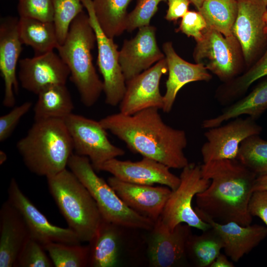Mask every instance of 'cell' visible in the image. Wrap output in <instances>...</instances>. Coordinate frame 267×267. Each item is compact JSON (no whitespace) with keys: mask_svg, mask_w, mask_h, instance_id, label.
I'll list each match as a JSON object with an SVG mask.
<instances>
[{"mask_svg":"<svg viewBox=\"0 0 267 267\" xmlns=\"http://www.w3.org/2000/svg\"><path fill=\"white\" fill-rule=\"evenodd\" d=\"M18 63L21 87L36 94L49 85L66 84L70 76L69 68L53 50L23 58Z\"/></svg>","mask_w":267,"mask_h":267,"instance_id":"e0dca14e","label":"cell"},{"mask_svg":"<svg viewBox=\"0 0 267 267\" xmlns=\"http://www.w3.org/2000/svg\"><path fill=\"white\" fill-rule=\"evenodd\" d=\"M107 181L129 207L154 222L161 216L172 192L166 186L132 183L113 176Z\"/></svg>","mask_w":267,"mask_h":267,"instance_id":"d6986e66","label":"cell"},{"mask_svg":"<svg viewBox=\"0 0 267 267\" xmlns=\"http://www.w3.org/2000/svg\"><path fill=\"white\" fill-rule=\"evenodd\" d=\"M237 5L232 34L246 63L249 64L267 44L263 19L267 6L262 0H237Z\"/></svg>","mask_w":267,"mask_h":267,"instance_id":"5bb4252c","label":"cell"},{"mask_svg":"<svg viewBox=\"0 0 267 267\" xmlns=\"http://www.w3.org/2000/svg\"><path fill=\"white\" fill-rule=\"evenodd\" d=\"M163 50L167 63L169 75L162 110L168 113L173 108L178 92L184 85L193 82H208L212 79V76L203 65L188 62L181 58L175 51L172 42L165 43Z\"/></svg>","mask_w":267,"mask_h":267,"instance_id":"7402d4cb","label":"cell"},{"mask_svg":"<svg viewBox=\"0 0 267 267\" xmlns=\"http://www.w3.org/2000/svg\"><path fill=\"white\" fill-rule=\"evenodd\" d=\"M46 178L49 191L68 227L76 233L81 242L89 243L103 220L89 192L66 168Z\"/></svg>","mask_w":267,"mask_h":267,"instance_id":"5b68a950","label":"cell"},{"mask_svg":"<svg viewBox=\"0 0 267 267\" xmlns=\"http://www.w3.org/2000/svg\"><path fill=\"white\" fill-rule=\"evenodd\" d=\"M168 71L165 57L127 81L124 95L119 104L120 112L133 115L148 108L162 109L164 100L159 84L161 77Z\"/></svg>","mask_w":267,"mask_h":267,"instance_id":"9a60e30c","label":"cell"},{"mask_svg":"<svg viewBox=\"0 0 267 267\" xmlns=\"http://www.w3.org/2000/svg\"><path fill=\"white\" fill-rule=\"evenodd\" d=\"M239 46L234 36L225 37L216 30L207 28L202 39L197 42L193 57L196 63L227 83L240 72Z\"/></svg>","mask_w":267,"mask_h":267,"instance_id":"9c48e42d","label":"cell"},{"mask_svg":"<svg viewBox=\"0 0 267 267\" xmlns=\"http://www.w3.org/2000/svg\"><path fill=\"white\" fill-rule=\"evenodd\" d=\"M191 226L184 223L169 229L160 218L150 230L147 256L153 267H176L186 265V244L192 234Z\"/></svg>","mask_w":267,"mask_h":267,"instance_id":"7c38bea8","label":"cell"},{"mask_svg":"<svg viewBox=\"0 0 267 267\" xmlns=\"http://www.w3.org/2000/svg\"><path fill=\"white\" fill-rule=\"evenodd\" d=\"M32 106L31 102H25L0 117V142H3L11 135L20 120L30 110Z\"/></svg>","mask_w":267,"mask_h":267,"instance_id":"74e56055","label":"cell"},{"mask_svg":"<svg viewBox=\"0 0 267 267\" xmlns=\"http://www.w3.org/2000/svg\"><path fill=\"white\" fill-rule=\"evenodd\" d=\"M257 176L267 175V141L253 135L240 144L236 158Z\"/></svg>","mask_w":267,"mask_h":267,"instance_id":"d6a6232c","label":"cell"},{"mask_svg":"<svg viewBox=\"0 0 267 267\" xmlns=\"http://www.w3.org/2000/svg\"><path fill=\"white\" fill-rule=\"evenodd\" d=\"M167 0H136L134 9L128 14L126 30L132 32L136 29L148 26L158 9L159 4Z\"/></svg>","mask_w":267,"mask_h":267,"instance_id":"d590c367","label":"cell"},{"mask_svg":"<svg viewBox=\"0 0 267 267\" xmlns=\"http://www.w3.org/2000/svg\"><path fill=\"white\" fill-rule=\"evenodd\" d=\"M67 166L89 192L104 220L120 227L152 229L155 222L129 207L107 181L97 176L89 158L73 154Z\"/></svg>","mask_w":267,"mask_h":267,"instance_id":"8992f818","label":"cell"},{"mask_svg":"<svg viewBox=\"0 0 267 267\" xmlns=\"http://www.w3.org/2000/svg\"></svg>","mask_w":267,"mask_h":267,"instance_id":"c3c4849f","label":"cell"},{"mask_svg":"<svg viewBox=\"0 0 267 267\" xmlns=\"http://www.w3.org/2000/svg\"><path fill=\"white\" fill-rule=\"evenodd\" d=\"M198 10L201 6L204 0H189Z\"/></svg>","mask_w":267,"mask_h":267,"instance_id":"f6af8a7d","label":"cell"},{"mask_svg":"<svg viewBox=\"0 0 267 267\" xmlns=\"http://www.w3.org/2000/svg\"><path fill=\"white\" fill-rule=\"evenodd\" d=\"M44 246L30 236L24 243L14 267H52L54 265Z\"/></svg>","mask_w":267,"mask_h":267,"instance_id":"e575fe53","label":"cell"},{"mask_svg":"<svg viewBox=\"0 0 267 267\" xmlns=\"http://www.w3.org/2000/svg\"><path fill=\"white\" fill-rule=\"evenodd\" d=\"M267 190V175L257 176L253 185V192Z\"/></svg>","mask_w":267,"mask_h":267,"instance_id":"7bdbcfd3","label":"cell"},{"mask_svg":"<svg viewBox=\"0 0 267 267\" xmlns=\"http://www.w3.org/2000/svg\"><path fill=\"white\" fill-rule=\"evenodd\" d=\"M55 267H89V246L81 244L49 243L44 246Z\"/></svg>","mask_w":267,"mask_h":267,"instance_id":"1f68e13d","label":"cell"},{"mask_svg":"<svg viewBox=\"0 0 267 267\" xmlns=\"http://www.w3.org/2000/svg\"><path fill=\"white\" fill-rule=\"evenodd\" d=\"M248 210L252 217H258L267 226V190L253 192Z\"/></svg>","mask_w":267,"mask_h":267,"instance_id":"ab89813d","label":"cell"},{"mask_svg":"<svg viewBox=\"0 0 267 267\" xmlns=\"http://www.w3.org/2000/svg\"><path fill=\"white\" fill-rule=\"evenodd\" d=\"M170 169L162 163L146 157L137 161H122L115 158L103 163L98 171L108 172L125 182L149 185L159 184L174 190L179 185L180 178L173 174Z\"/></svg>","mask_w":267,"mask_h":267,"instance_id":"2e32d148","label":"cell"},{"mask_svg":"<svg viewBox=\"0 0 267 267\" xmlns=\"http://www.w3.org/2000/svg\"><path fill=\"white\" fill-rule=\"evenodd\" d=\"M263 19L265 23V31L267 34V10L264 15Z\"/></svg>","mask_w":267,"mask_h":267,"instance_id":"bcb514c9","label":"cell"},{"mask_svg":"<svg viewBox=\"0 0 267 267\" xmlns=\"http://www.w3.org/2000/svg\"><path fill=\"white\" fill-rule=\"evenodd\" d=\"M96 42L88 14L84 11L72 21L66 38L56 48L70 70V79L76 87L81 102L94 105L103 91V82L92 63L91 50Z\"/></svg>","mask_w":267,"mask_h":267,"instance_id":"277c9868","label":"cell"},{"mask_svg":"<svg viewBox=\"0 0 267 267\" xmlns=\"http://www.w3.org/2000/svg\"><path fill=\"white\" fill-rule=\"evenodd\" d=\"M121 227L103 219L95 235L89 243V267H114L118 262Z\"/></svg>","mask_w":267,"mask_h":267,"instance_id":"d4e9b609","label":"cell"},{"mask_svg":"<svg viewBox=\"0 0 267 267\" xmlns=\"http://www.w3.org/2000/svg\"><path fill=\"white\" fill-rule=\"evenodd\" d=\"M29 232L22 216L7 200L0 210V267H14Z\"/></svg>","mask_w":267,"mask_h":267,"instance_id":"603a6c76","label":"cell"},{"mask_svg":"<svg viewBox=\"0 0 267 267\" xmlns=\"http://www.w3.org/2000/svg\"><path fill=\"white\" fill-rule=\"evenodd\" d=\"M34 107V121L64 119L72 113L74 103L66 84L49 85L37 94Z\"/></svg>","mask_w":267,"mask_h":267,"instance_id":"484cf974","label":"cell"},{"mask_svg":"<svg viewBox=\"0 0 267 267\" xmlns=\"http://www.w3.org/2000/svg\"><path fill=\"white\" fill-rule=\"evenodd\" d=\"M75 154L89 158L95 171L106 161L125 154L109 140L99 121L72 113L64 119Z\"/></svg>","mask_w":267,"mask_h":267,"instance_id":"ba28073f","label":"cell"},{"mask_svg":"<svg viewBox=\"0 0 267 267\" xmlns=\"http://www.w3.org/2000/svg\"><path fill=\"white\" fill-rule=\"evenodd\" d=\"M93 28L97 45V65L103 78L105 103L111 106L119 104L124 95L126 82L119 63V50L113 38L108 37L96 19L92 0H81Z\"/></svg>","mask_w":267,"mask_h":267,"instance_id":"30bf717a","label":"cell"},{"mask_svg":"<svg viewBox=\"0 0 267 267\" xmlns=\"http://www.w3.org/2000/svg\"><path fill=\"white\" fill-rule=\"evenodd\" d=\"M18 28L22 43L30 46L34 51L35 55L52 51L58 45L53 22L20 17Z\"/></svg>","mask_w":267,"mask_h":267,"instance_id":"4316f807","label":"cell"},{"mask_svg":"<svg viewBox=\"0 0 267 267\" xmlns=\"http://www.w3.org/2000/svg\"><path fill=\"white\" fill-rule=\"evenodd\" d=\"M223 247L221 237L212 227L200 235L192 234L186 244L188 260L196 267H210Z\"/></svg>","mask_w":267,"mask_h":267,"instance_id":"f1b7e54d","label":"cell"},{"mask_svg":"<svg viewBox=\"0 0 267 267\" xmlns=\"http://www.w3.org/2000/svg\"><path fill=\"white\" fill-rule=\"evenodd\" d=\"M267 76V50L262 57L241 76L225 83L216 94L218 101L226 106L236 101L256 81Z\"/></svg>","mask_w":267,"mask_h":267,"instance_id":"4dcf8cb0","label":"cell"},{"mask_svg":"<svg viewBox=\"0 0 267 267\" xmlns=\"http://www.w3.org/2000/svg\"><path fill=\"white\" fill-rule=\"evenodd\" d=\"M265 3V4L267 6V0H262Z\"/></svg>","mask_w":267,"mask_h":267,"instance_id":"7dc6e473","label":"cell"},{"mask_svg":"<svg viewBox=\"0 0 267 267\" xmlns=\"http://www.w3.org/2000/svg\"><path fill=\"white\" fill-rule=\"evenodd\" d=\"M19 19L7 16L0 22V71L4 81V93L2 103L6 107L15 104V93L18 92L16 67L22 50L18 32Z\"/></svg>","mask_w":267,"mask_h":267,"instance_id":"ffe728a7","label":"cell"},{"mask_svg":"<svg viewBox=\"0 0 267 267\" xmlns=\"http://www.w3.org/2000/svg\"><path fill=\"white\" fill-rule=\"evenodd\" d=\"M7 159V156L6 153L3 150L0 151V164L2 165L4 163Z\"/></svg>","mask_w":267,"mask_h":267,"instance_id":"ee69618b","label":"cell"},{"mask_svg":"<svg viewBox=\"0 0 267 267\" xmlns=\"http://www.w3.org/2000/svg\"><path fill=\"white\" fill-rule=\"evenodd\" d=\"M138 29L133 38L124 41L119 50V63L126 82L165 57L157 44L156 28L149 25Z\"/></svg>","mask_w":267,"mask_h":267,"instance_id":"ac0fdd59","label":"cell"},{"mask_svg":"<svg viewBox=\"0 0 267 267\" xmlns=\"http://www.w3.org/2000/svg\"><path fill=\"white\" fill-rule=\"evenodd\" d=\"M168 8L165 19L168 21H176L182 18L188 11L191 1L189 0H167Z\"/></svg>","mask_w":267,"mask_h":267,"instance_id":"60d3db41","label":"cell"},{"mask_svg":"<svg viewBox=\"0 0 267 267\" xmlns=\"http://www.w3.org/2000/svg\"><path fill=\"white\" fill-rule=\"evenodd\" d=\"M267 109V79L245 96L225 106L218 116L203 121L202 127L209 129L243 115L257 120Z\"/></svg>","mask_w":267,"mask_h":267,"instance_id":"cb8c5ba5","label":"cell"},{"mask_svg":"<svg viewBox=\"0 0 267 267\" xmlns=\"http://www.w3.org/2000/svg\"><path fill=\"white\" fill-rule=\"evenodd\" d=\"M234 266L233 264L228 260L226 256L221 253L210 267H233Z\"/></svg>","mask_w":267,"mask_h":267,"instance_id":"b9f144b4","label":"cell"},{"mask_svg":"<svg viewBox=\"0 0 267 267\" xmlns=\"http://www.w3.org/2000/svg\"><path fill=\"white\" fill-rule=\"evenodd\" d=\"M256 120L249 116L238 117L225 125L208 129L204 133L206 141L201 148L203 163L236 159L241 143L261 133L262 128Z\"/></svg>","mask_w":267,"mask_h":267,"instance_id":"8fae6325","label":"cell"},{"mask_svg":"<svg viewBox=\"0 0 267 267\" xmlns=\"http://www.w3.org/2000/svg\"><path fill=\"white\" fill-rule=\"evenodd\" d=\"M206 29V22L201 13L188 10L182 17L178 31L193 37L197 42L202 39L203 31Z\"/></svg>","mask_w":267,"mask_h":267,"instance_id":"f35d334b","label":"cell"},{"mask_svg":"<svg viewBox=\"0 0 267 267\" xmlns=\"http://www.w3.org/2000/svg\"><path fill=\"white\" fill-rule=\"evenodd\" d=\"M16 147L32 173L48 178L66 169L74 150L63 119L36 121Z\"/></svg>","mask_w":267,"mask_h":267,"instance_id":"3957f363","label":"cell"},{"mask_svg":"<svg viewBox=\"0 0 267 267\" xmlns=\"http://www.w3.org/2000/svg\"><path fill=\"white\" fill-rule=\"evenodd\" d=\"M180 183L172 192L160 217L162 223L173 230L178 224L186 223L202 231L212 227L202 220L192 207V200L196 195L204 191L211 180L202 175L201 165L189 163L182 169Z\"/></svg>","mask_w":267,"mask_h":267,"instance_id":"52a82bcc","label":"cell"},{"mask_svg":"<svg viewBox=\"0 0 267 267\" xmlns=\"http://www.w3.org/2000/svg\"><path fill=\"white\" fill-rule=\"evenodd\" d=\"M237 8V0H204L198 11L205 20L207 28L230 37L233 36L232 29Z\"/></svg>","mask_w":267,"mask_h":267,"instance_id":"f546056e","label":"cell"},{"mask_svg":"<svg viewBox=\"0 0 267 267\" xmlns=\"http://www.w3.org/2000/svg\"><path fill=\"white\" fill-rule=\"evenodd\" d=\"M133 0H92L97 21L109 38L121 35L126 30L127 8Z\"/></svg>","mask_w":267,"mask_h":267,"instance_id":"83f0119b","label":"cell"},{"mask_svg":"<svg viewBox=\"0 0 267 267\" xmlns=\"http://www.w3.org/2000/svg\"><path fill=\"white\" fill-rule=\"evenodd\" d=\"M201 170L211 182L196 195L195 212L220 223L250 224L253 217L248 206L257 175L237 159L203 163Z\"/></svg>","mask_w":267,"mask_h":267,"instance_id":"7a4b0ae2","label":"cell"},{"mask_svg":"<svg viewBox=\"0 0 267 267\" xmlns=\"http://www.w3.org/2000/svg\"><path fill=\"white\" fill-rule=\"evenodd\" d=\"M17 11L20 17L53 22V0H18Z\"/></svg>","mask_w":267,"mask_h":267,"instance_id":"8d00e7d4","label":"cell"},{"mask_svg":"<svg viewBox=\"0 0 267 267\" xmlns=\"http://www.w3.org/2000/svg\"><path fill=\"white\" fill-rule=\"evenodd\" d=\"M53 20L58 45L64 42L74 19L83 12L81 0H53Z\"/></svg>","mask_w":267,"mask_h":267,"instance_id":"836d02e7","label":"cell"},{"mask_svg":"<svg viewBox=\"0 0 267 267\" xmlns=\"http://www.w3.org/2000/svg\"><path fill=\"white\" fill-rule=\"evenodd\" d=\"M196 213L218 233L225 255L234 262L250 253L267 236V228L263 225L250 224L244 226L233 222L220 223L200 212Z\"/></svg>","mask_w":267,"mask_h":267,"instance_id":"44dd1931","label":"cell"},{"mask_svg":"<svg viewBox=\"0 0 267 267\" xmlns=\"http://www.w3.org/2000/svg\"><path fill=\"white\" fill-rule=\"evenodd\" d=\"M7 192V200L22 216L31 237L44 246L51 242L81 244L77 235L70 228L52 224L24 194L14 178L11 179Z\"/></svg>","mask_w":267,"mask_h":267,"instance_id":"4fadbf2b","label":"cell"},{"mask_svg":"<svg viewBox=\"0 0 267 267\" xmlns=\"http://www.w3.org/2000/svg\"><path fill=\"white\" fill-rule=\"evenodd\" d=\"M99 121L131 151L143 157L170 168L182 169L189 163L183 151L187 145L185 132L166 124L158 108H146L133 115L119 112Z\"/></svg>","mask_w":267,"mask_h":267,"instance_id":"6da1fadb","label":"cell"}]
</instances>
